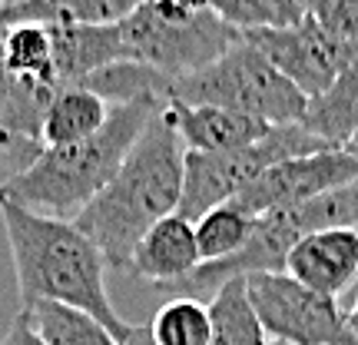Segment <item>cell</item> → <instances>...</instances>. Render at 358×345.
I'll return each mask as SVG.
<instances>
[{
    "label": "cell",
    "mask_w": 358,
    "mask_h": 345,
    "mask_svg": "<svg viewBox=\"0 0 358 345\" xmlns=\"http://www.w3.org/2000/svg\"><path fill=\"white\" fill-rule=\"evenodd\" d=\"M186 150L169 123L166 103L143 129L116 176L73 223L90 236L106 266L127 272L129 256L159 219L173 216L182 196Z\"/></svg>",
    "instance_id": "cell-1"
},
{
    "label": "cell",
    "mask_w": 358,
    "mask_h": 345,
    "mask_svg": "<svg viewBox=\"0 0 358 345\" xmlns=\"http://www.w3.org/2000/svg\"><path fill=\"white\" fill-rule=\"evenodd\" d=\"M0 219L7 230L20 306L60 302L83 309L113 332L116 342L133 332L106 295V259L77 223L40 216L7 199H0Z\"/></svg>",
    "instance_id": "cell-2"
},
{
    "label": "cell",
    "mask_w": 358,
    "mask_h": 345,
    "mask_svg": "<svg viewBox=\"0 0 358 345\" xmlns=\"http://www.w3.org/2000/svg\"><path fill=\"white\" fill-rule=\"evenodd\" d=\"M166 100H133L113 106L110 120L93 136L43 153L0 183V199L24 206L50 219H73L87 209L103 186L116 176L127 153L136 146L143 129Z\"/></svg>",
    "instance_id": "cell-3"
},
{
    "label": "cell",
    "mask_w": 358,
    "mask_h": 345,
    "mask_svg": "<svg viewBox=\"0 0 358 345\" xmlns=\"http://www.w3.org/2000/svg\"><path fill=\"white\" fill-rule=\"evenodd\" d=\"M169 100L186 106H222L252 116L266 127L302 123L308 110L306 93L289 77H282L245 37L206 70L173 80Z\"/></svg>",
    "instance_id": "cell-4"
},
{
    "label": "cell",
    "mask_w": 358,
    "mask_h": 345,
    "mask_svg": "<svg viewBox=\"0 0 358 345\" xmlns=\"http://www.w3.org/2000/svg\"><path fill=\"white\" fill-rule=\"evenodd\" d=\"M120 34H123V60L150 66L169 80L199 73L243 40L239 30L222 24L213 10L186 20H169L156 13L146 0L127 20H120Z\"/></svg>",
    "instance_id": "cell-5"
},
{
    "label": "cell",
    "mask_w": 358,
    "mask_h": 345,
    "mask_svg": "<svg viewBox=\"0 0 358 345\" xmlns=\"http://www.w3.org/2000/svg\"><path fill=\"white\" fill-rule=\"evenodd\" d=\"M322 146L302 123L292 127H272L259 143L229 150V153H186V173H182V196H179V216L196 219L216 209V206L236 199L239 192L262 176L268 167L295 156L322 153Z\"/></svg>",
    "instance_id": "cell-6"
},
{
    "label": "cell",
    "mask_w": 358,
    "mask_h": 345,
    "mask_svg": "<svg viewBox=\"0 0 358 345\" xmlns=\"http://www.w3.org/2000/svg\"><path fill=\"white\" fill-rule=\"evenodd\" d=\"M245 293L268 342L282 345H352L348 316L338 299L312 293L289 272L245 276Z\"/></svg>",
    "instance_id": "cell-7"
},
{
    "label": "cell",
    "mask_w": 358,
    "mask_h": 345,
    "mask_svg": "<svg viewBox=\"0 0 358 345\" xmlns=\"http://www.w3.org/2000/svg\"><path fill=\"white\" fill-rule=\"evenodd\" d=\"M245 40L279 70L282 77L292 80L308 100L325 93L358 60V50H352L342 40H335L329 30H322L308 17H302L292 27H282V30L245 34Z\"/></svg>",
    "instance_id": "cell-8"
},
{
    "label": "cell",
    "mask_w": 358,
    "mask_h": 345,
    "mask_svg": "<svg viewBox=\"0 0 358 345\" xmlns=\"http://www.w3.org/2000/svg\"><path fill=\"white\" fill-rule=\"evenodd\" d=\"M358 183V163L342 150H322V153L295 156L268 167L256 176L232 203H239L249 216H266L275 209L308 203L322 192L342 190Z\"/></svg>",
    "instance_id": "cell-9"
},
{
    "label": "cell",
    "mask_w": 358,
    "mask_h": 345,
    "mask_svg": "<svg viewBox=\"0 0 358 345\" xmlns=\"http://www.w3.org/2000/svg\"><path fill=\"white\" fill-rule=\"evenodd\" d=\"M53 93V87L10 77L0 57V169H10L7 176L20 173L43 153L40 127Z\"/></svg>",
    "instance_id": "cell-10"
},
{
    "label": "cell",
    "mask_w": 358,
    "mask_h": 345,
    "mask_svg": "<svg viewBox=\"0 0 358 345\" xmlns=\"http://www.w3.org/2000/svg\"><path fill=\"white\" fill-rule=\"evenodd\" d=\"M285 272L312 293L338 299L352 282H358V230H322L306 236L285 256Z\"/></svg>",
    "instance_id": "cell-11"
},
{
    "label": "cell",
    "mask_w": 358,
    "mask_h": 345,
    "mask_svg": "<svg viewBox=\"0 0 358 345\" xmlns=\"http://www.w3.org/2000/svg\"><path fill=\"white\" fill-rule=\"evenodd\" d=\"M199 266H203V259H199V246H196V230L189 219L173 213V216L159 219L136 243L127 272L136 279L156 282V286H179Z\"/></svg>",
    "instance_id": "cell-12"
},
{
    "label": "cell",
    "mask_w": 358,
    "mask_h": 345,
    "mask_svg": "<svg viewBox=\"0 0 358 345\" xmlns=\"http://www.w3.org/2000/svg\"><path fill=\"white\" fill-rule=\"evenodd\" d=\"M166 113L186 153L243 150V146L259 143L272 129L266 123L252 120V116L232 113V110H222V106H186V103L166 100Z\"/></svg>",
    "instance_id": "cell-13"
},
{
    "label": "cell",
    "mask_w": 358,
    "mask_h": 345,
    "mask_svg": "<svg viewBox=\"0 0 358 345\" xmlns=\"http://www.w3.org/2000/svg\"><path fill=\"white\" fill-rule=\"evenodd\" d=\"M53 66L60 87H77L96 70L123 60L120 24L106 27H50Z\"/></svg>",
    "instance_id": "cell-14"
},
{
    "label": "cell",
    "mask_w": 358,
    "mask_h": 345,
    "mask_svg": "<svg viewBox=\"0 0 358 345\" xmlns=\"http://www.w3.org/2000/svg\"><path fill=\"white\" fill-rule=\"evenodd\" d=\"M143 0H24L0 10V30L17 24L40 27H106L127 20Z\"/></svg>",
    "instance_id": "cell-15"
},
{
    "label": "cell",
    "mask_w": 358,
    "mask_h": 345,
    "mask_svg": "<svg viewBox=\"0 0 358 345\" xmlns=\"http://www.w3.org/2000/svg\"><path fill=\"white\" fill-rule=\"evenodd\" d=\"M113 106L96 97L87 87H60L53 93L50 106L43 113V127H40V140L43 150H57V146H70L93 136L103 123L110 120Z\"/></svg>",
    "instance_id": "cell-16"
},
{
    "label": "cell",
    "mask_w": 358,
    "mask_h": 345,
    "mask_svg": "<svg viewBox=\"0 0 358 345\" xmlns=\"http://www.w3.org/2000/svg\"><path fill=\"white\" fill-rule=\"evenodd\" d=\"M302 127L325 146V150H342L358 133V60L348 66L332 87L308 100Z\"/></svg>",
    "instance_id": "cell-17"
},
{
    "label": "cell",
    "mask_w": 358,
    "mask_h": 345,
    "mask_svg": "<svg viewBox=\"0 0 358 345\" xmlns=\"http://www.w3.org/2000/svg\"><path fill=\"white\" fill-rule=\"evenodd\" d=\"M209 345H268V335L245 293V279L222 282L209 299Z\"/></svg>",
    "instance_id": "cell-18"
},
{
    "label": "cell",
    "mask_w": 358,
    "mask_h": 345,
    "mask_svg": "<svg viewBox=\"0 0 358 345\" xmlns=\"http://www.w3.org/2000/svg\"><path fill=\"white\" fill-rule=\"evenodd\" d=\"M0 57H3V66H7L10 77L60 90L57 66H53L50 27L17 24V27L0 30Z\"/></svg>",
    "instance_id": "cell-19"
},
{
    "label": "cell",
    "mask_w": 358,
    "mask_h": 345,
    "mask_svg": "<svg viewBox=\"0 0 358 345\" xmlns=\"http://www.w3.org/2000/svg\"><path fill=\"white\" fill-rule=\"evenodd\" d=\"M20 309L47 345H120L113 332L83 309L60 306V302H27Z\"/></svg>",
    "instance_id": "cell-20"
},
{
    "label": "cell",
    "mask_w": 358,
    "mask_h": 345,
    "mask_svg": "<svg viewBox=\"0 0 358 345\" xmlns=\"http://www.w3.org/2000/svg\"><path fill=\"white\" fill-rule=\"evenodd\" d=\"M252 223H256V216H249L243 206L232 203V199L216 206V209H209V213H203V216L192 223L203 266L236 256V253L245 246V239H249Z\"/></svg>",
    "instance_id": "cell-21"
},
{
    "label": "cell",
    "mask_w": 358,
    "mask_h": 345,
    "mask_svg": "<svg viewBox=\"0 0 358 345\" xmlns=\"http://www.w3.org/2000/svg\"><path fill=\"white\" fill-rule=\"evenodd\" d=\"M206 3L222 24L239 30L243 37L256 30H282L306 17L299 0H206Z\"/></svg>",
    "instance_id": "cell-22"
},
{
    "label": "cell",
    "mask_w": 358,
    "mask_h": 345,
    "mask_svg": "<svg viewBox=\"0 0 358 345\" xmlns=\"http://www.w3.org/2000/svg\"><path fill=\"white\" fill-rule=\"evenodd\" d=\"M156 345H209V312L206 302L176 295L146 322Z\"/></svg>",
    "instance_id": "cell-23"
},
{
    "label": "cell",
    "mask_w": 358,
    "mask_h": 345,
    "mask_svg": "<svg viewBox=\"0 0 358 345\" xmlns=\"http://www.w3.org/2000/svg\"><path fill=\"white\" fill-rule=\"evenodd\" d=\"M299 7L335 40L358 50V0H299Z\"/></svg>",
    "instance_id": "cell-24"
},
{
    "label": "cell",
    "mask_w": 358,
    "mask_h": 345,
    "mask_svg": "<svg viewBox=\"0 0 358 345\" xmlns=\"http://www.w3.org/2000/svg\"><path fill=\"white\" fill-rule=\"evenodd\" d=\"M156 13H163L169 20H186V17H196V13L209 10L206 0H146Z\"/></svg>",
    "instance_id": "cell-25"
},
{
    "label": "cell",
    "mask_w": 358,
    "mask_h": 345,
    "mask_svg": "<svg viewBox=\"0 0 358 345\" xmlns=\"http://www.w3.org/2000/svg\"><path fill=\"white\" fill-rule=\"evenodd\" d=\"M0 345H47V342H43V339H40V335L34 332V325H30V319H27V312L20 309V312L13 316L10 329L3 332Z\"/></svg>",
    "instance_id": "cell-26"
},
{
    "label": "cell",
    "mask_w": 358,
    "mask_h": 345,
    "mask_svg": "<svg viewBox=\"0 0 358 345\" xmlns=\"http://www.w3.org/2000/svg\"><path fill=\"white\" fill-rule=\"evenodd\" d=\"M120 345H156V339H153V332H150V325H133V332Z\"/></svg>",
    "instance_id": "cell-27"
},
{
    "label": "cell",
    "mask_w": 358,
    "mask_h": 345,
    "mask_svg": "<svg viewBox=\"0 0 358 345\" xmlns=\"http://www.w3.org/2000/svg\"><path fill=\"white\" fill-rule=\"evenodd\" d=\"M348 335H352V345H358V299L352 306V312H348Z\"/></svg>",
    "instance_id": "cell-28"
},
{
    "label": "cell",
    "mask_w": 358,
    "mask_h": 345,
    "mask_svg": "<svg viewBox=\"0 0 358 345\" xmlns=\"http://www.w3.org/2000/svg\"><path fill=\"white\" fill-rule=\"evenodd\" d=\"M342 153H345V156H352V160H355V163H358V133H355V136H352V140L345 143V146H342Z\"/></svg>",
    "instance_id": "cell-29"
},
{
    "label": "cell",
    "mask_w": 358,
    "mask_h": 345,
    "mask_svg": "<svg viewBox=\"0 0 358 345\" xmlns=\"http://www.w3.org/2000/svg\"><path fill=\"white\" fill-rule=\"evenodd\" d=\"M13 3H24V0H0V10H3V7H13Z\"/></svg>",
    "instance_id": "cell-30"
},
{
    "label": "cell",
    "mask_w": 358,
    "mask_h": 345,
    "mask_svg": "<svg viewBox=\"0 0 358 345\" xmlns=\"http://www.w3.org/2000/svg\"><path fill=\"white\" fill-rule=\"evenodd\" d=\"M268 345H282V342H268Z\"/></svg>",
    "instance_id": "cell-31"
}]
</instances>
